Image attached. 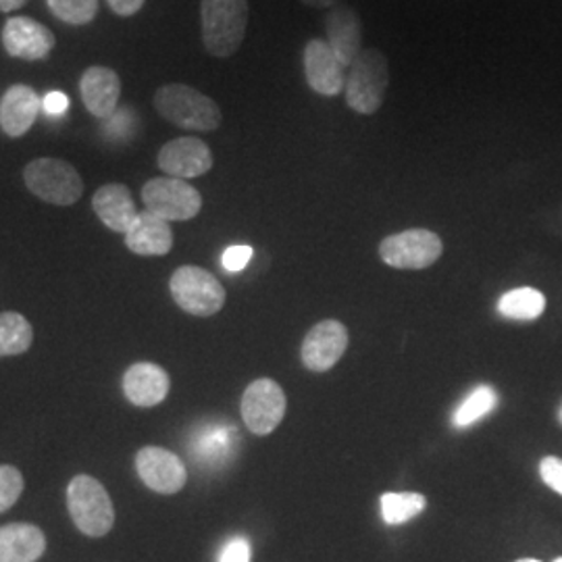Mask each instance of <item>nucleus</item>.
I'll return each instance as SVG.
<instances>
[{"label": "nucleus", "instance_id": "1", "mask_svg": "<svg viewBox=\"0 0 562 562\" xmlns=\"http://www.w3.org/2000/svg\"><path fill=\"white\" fill-rule=\"evenodd\" d=\"M248 0H201L202 44L211 57L227 59L240 50L248 30Z\"/></svg>", "mask_w": 562, "mask_h": 562}, {"label": "nucleus", "instance_id": "2", "mask_svg": "<svg viewBox=\"0 0 562 562\" xmlns=\"http://www.w3.org/2000/svg\"><path fill=\"white\" fill-rule=\"evenodd\" d=\"M155 109L162 120L188 132H215L222 125L220 104L186 83H167L155 94Z\"/></svg>", "mask_w": 562, "mask_h": 562}, {"label": "nucleus", "instance_id": "3", "mask_svg": "<svg viewBox=\"0 0 562 562\" xmlns=\"http://www.w3.org/2000/svg\"><path fill=\"white\" fill-rule=\"evenodd\" d=\"M390 88V67L382 50L362 48L346 76V104L359 115H375Z\"/></svg>", "mask_w": 562, "mask_h": 562}, {"label": "nucleus", "instance_id": "4", "mask_svg": "<svg viewBox=\"0 0 562 562\" xmlns=\"http://www.w3.org/2000/svg\"><path fill=\"white\" fill-rule=\"evenodd\" d=\"M67 508L83 536L102 538L113 529L115 508L109 492L90 475H76L67 487Z\"/></svg>", "mask_w": 562, "mask_h": 562}, {"label": "nucleus", "instance_id": "5", "mask_svg": "<svg viewBox=\"0 0 562 562\" xmlns=\"http://www.w3.org/2000/svg\"><path fill=\"white\" fill-rule=\"evenodd\" d=\"M23 180L27 190L41 201L71 206L83 194V181L71 162L60 159H36L23 169Z\"/></svg>", "mask_w": 562, "mask_h": 562}, {"label": "nucleus", "instance_id": "6", "mask_svg": "<svg viewBox=\"0 0 562 562\" xmlns=\"http://www.w3.org/2000/svg\"><path fill=\"white\" fill-rule=\"evenodd\" d=\"M169 290L181 311L194 317H211L220 313L225 304V288L222 281L206 269L194 265L180 267L171 276Z\"/></svg>", "mask_w": 562, "mask_h": 562}, {"label": "nucleus", "instance_id": "7", "mask_svg": "<svg viewBox=\"0 0 562 562\" xmlns=\"http://www.w3.org/2000/svg\"><path fill=\"white\" fill-rule=\"evenodd\" d=\"M142 202L146 211L165 222H190L202 209L201 192L186 180L153 178L142 188Z\"/></svg>", "mask_w": 562, "mask_h": 562}, {"label": "nucleus", "instance_id": "8", "mask_svg": "<svg viewBox=\"0 0 562 562\" xmlns=\"http://www.w3.org/2000/svg\"><path fill=\"white\" fill-rule=\"evenodd\" d=\"M443 244L429 229H406L380 244V257L394 269H427L442 257Z\"/></svg>", "mask_w": 562, "mask_h": 562}, {"label": "nucleus", "instance_id": "9", "mask_svg": "<svg viewBox=\"0 0 562 562\" xmlns=\"http://www.w3.org/2000/svg\"><path fill=\"white\" fill-rule=\"evenodd\" d=\"M288 402L273 380L250 383L241 396V419L255 436H269L285 415Z\"/></svg>", "mask_w": 562, "mask_h": 562}, {"label": "nucleus", "instance_id": "10", "mask_svg": "<svg viewBox=\"0 0 562 562\" xmlns=\"http://www.w3.org/2000/svg\"><path fill=\"white\" fill-rule=\"evenodd\" d=\"M0 41L9 57L30 63L48 59L57 44L55 34L32 18H9L2 25Z\"/></svg>", "mask_w": 562, "mask_h": 562}, {"label": "nucleus", "instance_id": "11", "mask_svg": "<svg viewBox=\"0 0 562 562\" xmlns=\"http://www.w3.org/2000/svg\"><path fill=\"white\" fill-rule=\"evenodd\" d=\"M302 63H304V76L311 86L313 92L322 97H338L346 88V67L341 60L336 57L331 46L327 41L306 42L304 53H302Z\"/></svg>", "mask_w": 562, "mask_h": 562}, {"label": "nucleus", "instance_id": "12", "mask_svg": "<svg viewBox=\"0 0 562 562\" xmlns=\"http://www.w3.org/2000/svg\"><path fill=\"white\" fill-rule=\"evenodd\" d=\"M159 167L162 173L178 180L201 178L213 169V153L206 142L192 136H183L167 142L159 150Z\"/></svg>", "mask_w": 562, "mask_h": 562}, {"label": "nucleus", "instance_id": "13", "mask_svg": "<svg viewBox=\"0 0 562 562\" xmlns=\"http://www.w3.org/2000/svg\"><path fill=\"white\" fill-rule=\"evenodd\" d=\"M136 471L146 487L159 494H178L188 480L180 457L159 446H146L136 454Z\"/></svg>", "mask_w": 562, "mask_h": 562}, {"label": "nucleus", "instance_id": "14", "mask_svg": "<svg viewBox=\"0 0 562 562\" xmlns=\"http://www.w3.org/2000/svg\"><path fill=\"white\" fill-rule=\"evenodd\" d=\"M348 348V329L340 322L327 319L317 323L304 338L302 344V362L311 371H329L340 361Z\"/></svg>", "mask_w": 562, "mask_h": 562}, {"label": "nucleus", "instance_id": "15", "mask_svg": "<svg viewBox=\"0 0 562 562\" xmlns=\"http://www.w3.org/2000/svg\"><path fill=\"white\" fill-rule=\"evenodd\" d=\"M81 101L90 115L106 120L117 111L121 97V80L115 69L92 65L81 74Z\"/></svg>", "mask_w": 562, "mask_h": 562}, {"label": "nucleus", "instance_id": "16", "mask_svg": "<svg viewBox=\"0 0 562 562\" xmlns=\"http://www.w3.org/2000/svg\"><path fill=\"white\" fill-rule=\"evenodd\" d=\"M42 99L34 88L25 83L11 86L0 99V130L9 138L25 136L38 120Z\"/></svg>", "mask_w": 562, "mask_h": 562}, {"label": "nucleus", "instance_id": "17", "mask_svg": "<svg viewBox=\"0 0 562 562\" xmlns=\"http://www.w3.org/2000/svg\"><path fill=\"white\" fill-rule=\"evenodd\" d=\"M327 44L341 60L344 67H350L362 50V21L359 13L350 7L336 4L325 18Z\"/></svg>", "mask_w": 562, "mask_h": 562}, {"label": "nucleus", "instance_id": "18", "mask_svg": "<svg viewBox=\"0 0 562 562\" xmlns=\"http://www.w3.org/2000/svg\"><path fill=\"white\" fill-rule=\"evenodd\" d=\"M169 387L171 382L167 371L153 362H136L123 375L125 398L142 408L161 404L169 394Z\"/></svg>", "mask_w": 562, "mask_h": 562}, {"label": "nucleus", "instance_id": "19", "mask_svg": "<svg viewBox=\"0 0 562 562\" xmlns=\"http://www.w3.org/2000/svg\"><path fill=\"white\" fill-rule=\"evenodd\" d=\"M125 246L140 257H165L173 248L171 225L150 211H142L125 234Z\"/></svg>", "mask_w": 562, "mask_h": 562}, {"label": "nucleus", "instance_id": "20", "mask_svg": "<svg viewBox=\"0 0 562 562\" xmlns=\"http://www.w3.org/2000/svg\"><path fill=\"white\" fill-rule=\"evenodd\" d=\"M92 209L111 232H117L123 236L138 217V209L132 199V192L123 183H106L99 188L92 199Z\"/></svg>", "mask_w": 562, "mask_h": 562}, {"label": "nucleus", "instance_id": "21", "mask_svg": "<svg viewBox=\"0 0 562 562\" xmlns=\"http://www.w3.org/2000/svg\"><path fill=\"white\" fill-rule=\"evenodd\" d=\"M46 550L41 527L11 522L0 527V562H36Z\"/></svg>", "mask_w": 562, "mask_h": 562}, {"label": "nucleus", "instance_id": "22", "mask_svg": "<svg viewBox=\"0 0 562 562\" xmlns=\"http://www.w3.org/2000/svg\"><path fill=\"white\" fill-rule=\"evenodd\" d=\"M498 311L506 319L533 322L546 311V296L536 288H515L503 294Z\"/></svg>", "mask_w": 562, "mask_h": 562}, {"label": "nucleus", "instance_id": "23", "mask_svg": "<svg viewBox=\"0 0 562 562\" xmlns=\"http://www.w3.org/2000/svg\"><path fill=\"white\" fill-rule=\"evenodd\" d=\"M34 329L20 313H0V357H18L32 348Z\"/></svg>", "mask_w": 562, "mask_h": 562}, {"label": "nucleus", "instance_id": "24", "mask_svg": "<svg viewBox=\"0 0 562 562\" xmlns=\"http://www.w3.org/2000/svg\"><path fill=\"white\" fill-rule=\"evenodd\" d=\"M238 436L236 427L232 425H211L202 429L201 436L194 443V457L204 462H222L234 450V438Z\"/></svg>", "mask_w": 562, "mask_h": 562}, {"label": "nucleus", "instance_id": "25", "mask_svg": "<svg viewBox=\"0 0 562 562\" xmlns=\"http://www.w3.org/2000/svg\"><path fill=\"white\" fill-rule=\"evenodd\" d=\"M427 506V501L423 494L415 492H390L382 496V517L387 525H402V522L415 519L422 515Z\"/></svg>", "mask_w": 562, "mask_h": 562}, {"label": "nucleus", "instance_id": "26", "mask_svg": "<svg viewBox=\"0 0 562 562\" xmlns=\"http://www.w3.org/2000/svg\"><path fill=\"white\" fill-rule=\"evenodd\" d=\"M498 404V394L492 385H477L461 406L454 413V425L457 427H469L473 423L480 422L485 415H490Z\"/></svg>", "mask_w": 562, "mask_h": 562}, {"label": "nucleus", "instance_id": "27", "mask_svg": "<svg viewBox=\"0 0 562 562\" xmlns=\"http://www.w3.org/2000/svg\"><path fill=\"white\" fill-rule=\"evenodd\" d=\"M46 7L69 25H88L99 15V0H46Z\"/></svg>", "mask_w": 562, "mask_h": 562}, {"label": "nucleus", "instance_id": "28", "mask_svg": "<svg viewBox=\"0 0 562 562\" xmlns=\"http://www.w3.org/2000/svg\"><path fill=\"white\" fill-rule=\"evenodd\" d=\"M23 492V475L11 464H0V515L20 501Z\"/></svg>", "mask_w": 562, "mask_h": 562}, {"label": "nucleus", "instance_id": "29", "mask_svg": "<svg viewBox=\"0 0 562 562\" xmlns=\"http://www.w3.org/2000/svg\"><path fill=\"white\" fill-rule=\"evenodd\" d=\"M252 255H255V250H252L250 246H229V248L223 252V269L229 271V273H238V271H241V269L250 262Z\"/></svg>", "mask_w": 562, "mask_h": 562}, {"label": "nucleus", "instance_id": "30", "mask_svg": "<svg viewBox=\"0 0 562 562\" xmlns=\"http://www.w3.org/2000/svg\"><path fill=\"white\" fill-rule=\"evenodd\" d=\"M540 477L542 482L562 496V459L559 457H546L540 462Z\"/></svg>", "mask_w": 562, "mask_h": 562}, {"label": "nucleus", "instance_id": "31", "mask_svg": "<svg viewBox=\"0 0 562 562\" xmlns=\"http://www.w3.org/2000/svg\"><path fill=\"white\" fill-rule=\"evenodd\" d=\"M220 562H250V543L244 538H234L225 543Z\"/></svg>", "mask_w": 562, "mask_h": 562}, {"label": "nucleus", "instance_id": "32", "mask_svg": "<svg viewBox=\"0 0 562 562\" xmlns=\"http://www.w3.org/2000/svg\"><path fill=\"white\" fill-rule=\"evenodd\" d=\"M69 106V99L67 94L63 92H48L44 99H42V109L48 113V115H60L65 113Z\"/></svg>", "mask_w": 562, "mask_h": 562}, {"label": "nucleus", "instance_id": "33", "mask_svg": "<svg viewBox=\"0 0 562 562\" xmlns=\"http://www.w3.org/2000/svg\"><path fill=\"white\" fill-rule=\"evenodd\" d=\"M106 2H109L111 11H113L115 15H120V18H132V15H136V13L140 11L146 0H106Z\"/></svg>", "mask_w": 562, "mask_h": 562}, {"label": "nucleus", "instance_id": "34", "mask_svg": "<svg viewBox=\"0 0 562 562\" xmlns=\"http://www.w3.org/2000/svg\"><path fill=\"white\" fill-rule=\"evenodd\" d=\"M25 4H27V0H0V13H15Z\"/></svg>", "mask_w": 562, "mask_h": 562}, {"label": "nucleus", "instance_id": "35", "mask_svg": "<svg viewBox=\"0 0 562 562\" xmlns=\"http://www.w3.org/2000/svg\"><path fill=\"white\" fill-rule=\"evenodd\" d=\"M302 4L313 7V9H331L336 7L340 0H301Z\"/></svg>", "mask_w": 562, "mask_h": 562}, {"label": "nucleus", "instance_id": "36", "mask_svg": "<svg viewBox=\"0 0 562 562\" xmlns=\"http://www.w3.org/2000/svg\"><path fill=\"white\" fill-rule=\"evenodd\" d=\"M517 562H542V561H538V559H521V561H517Z\"/></svg>", "mask_w": 562, "mask_h": 562}, {"label": "nucleus", "instance_id": "37", "mask_svg": "<svg viewBox=\"0 0 562 562\" xmlns=\"http://www.w3.org/2000/svg\"><path fill=\"white\" fill-rule=\"evenodd\" d=\"M554 562H562V557H561V559H557V561H554Z\"/></svg>", "mask_w": 562, "mask_h": 562}, {"label": "nucleus", "instance_id": "38", "mask_svg": "<svg viewBox=\"0 0 562 562\" xmlns=\"http://www.w3.org/2000/svg\"><path fill=\"white\" fill-rule=\"evenodd\" d=\"M561 417H562V413H561Z\"/></svg>", "mask_w": 562, "mask_h": 562}]
</instances>
